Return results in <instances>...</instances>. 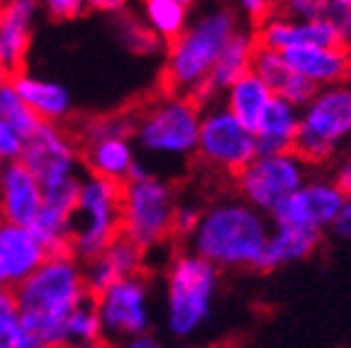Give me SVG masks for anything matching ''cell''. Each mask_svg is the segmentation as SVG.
I'll list each match as a JSON object with an SVG mask.
<instances>
[{
    "label": "cell",
    "mask_w": 351,
    "mask_h": 348,
    "mask_svg": "<svg viewBox=\"0 0 351 348\" xmlns=\"http://www.w3.org/2000/svg\"><path fill=\"white\" fill-rule=\"evenodd\" d=\"M122 185L83 173L73 205L71 253L78 261L98 256L120 236Z\"/></svg>",
    "instance_id": "8"
},
{
    "label": "cell",
    "mask_w": 351,
    "mask_h": 348,
    "mask_svg": "<svg viewBox=\"0 0 351 348\" xmlns=\"http://www.w3.org/2000/svg\"><path fill=\"white\" fill-rule=\"evenodd\" d=\"M283 56L293 71L302 81L310 83L315 90L351 81L349 44H335V47H298V49L283 51Z\"/></svg>",
    "instance_id": "19"
},
{
    "label": "cell",
    "mask_w": 351,
    "mask_h": 348,
    "mask_svg": "<svg viewBox=\"0 0 351 348\" xmlns=\"http://www.w3.org/2000/svg\"><path fill=\"white\" fill-rule=\"evenodd\" d=\"M22 327L37 334L51 348L66 343L64 321L81 302L90 299L83 277V261L71 251L49 253L32 275L15 288Z\"/></svg>",
    "instance_id": "2"
},
{
    "label": "cell",
    "mask_w": 351,
    "mask_h": 348,
    "mask_svg": "<svg viewBox=\"0 0 351 348\" xmlns=\"http://www.w3.org/2000/svg\"><path fill=\"white\" fill-rule=\"evenodd\" d=\"M20 161L34 173L42 188L78 183L83 175V161L78 139L61 125H42L22 144Z\"/></svg>",
    "instance_id": "13"
},
{
    "label": "cell",
    "mask_w": 351,
    "mask_h": 348,
    "mask_svg": "<svg viewBox=\"0 0 351 348\" xmlns=\"http://www.w3.org/2000/svg\"><path fill=\"white\" fill-rule=\"evenodd\" d=\"M176 348H188V346H176Z\"/></svg>",
    "instance_id": "45"
},
{
    "label": "cell",
    "mask_w": 351,
    "mask_h": 348,
    "mask_svg": "<svg viewBox=\"0 0 351 348\" xmlns=\"http://www.w3.org/2000/svg\"><path fill=\"white\" fill-rule=\"evenodd\" d=\"M335 180L339 185V190L344 192V197H351V151H346L344 156L339 158V164H337L335 171Z\"/></svg>",
    "instance_id": "38"
},
{
    "label": "cell",
    "mask_w": 351,
    "mask_h": 348,
    "mask_svg": "<svg viewBox=\"0 0 351 348\" xmlns=\"http://www.w3.org/2000/svg\"><path fill=\"white\" fill-rule=\"evenodd\" d=\"M274 100L271 90L258 81V76H254L252 71L247 76L237 78L225 92H222V105L227 112L239 120L247 129H256L258 120L263 117L269 103Z\"/></svg>",
    "instance_id": "26"
},
{
    "label": "cell",
    "mask_w": 351,
    "mask_h": 348,
    "mask_svg": "<svg viewBox=\"0 0 351 348\" xmlns=\"http://www.w3.org/2000/svg\"><path fill=\"white\" fill-rule=\"evenodd\" d=\"M64 334L66 343H83V341H98L103 338V329H100L98 312L93 307V299H86L64 321Z\"/></svg>",
    "instance_id": "29"
},
{
    "label": "cell",
    "mask_w": 351,
    "mask_h": 348,
    "mask_svg": "<svg viewBox=\"0 0 351 348\" xmlns=\"http://www.w3.org/2000/svg\"><path fill=\"white\" fill-rule=\"evenodd\" d=\"M271 234L269 214L239 197H222L200 210L191 232V251L217 271H258Z\"/></svg>",
    "instance_id": "1"
},
{
    "label": "cell",
    "mask_w": 351,
    "mask_h": 348,
    "mask_svg": "<svg viewBox=\"0 0 351 348\" xmlns=\"http://www.w3.org/2000/svg\"><path fill=\"white\" fill-rule=\"evenodd\" d=\"M256 47L274 51H291L298 47H335L344 44L341 34L327 17H315V20H293L280 12H271L256 22Z\"/></svg>",
    "instance_id": "15"
},
{
    "label": "cell",
    "mask_w": 351,
    "mask_h": 348,
    "mask_svg": "<svg viewBox=\"0 0 351 348\" xmlns=\"http://www.w3.org/2000/svg\"><path fill=\"white\" fill-rule=\"evenodd\" d=\"M176 3H181L183 8H188V10H195V8H200L205 3V0H176Z\"/></svg>",
    "instance_id": "43"
},
{
    "label": "cell",
    "mask_w": 351,
    "mask_h": 348,
    "mask_svg": "<svg viewBox=\"0 0 351 348\" xmlns=\"http://www.w3.org/2000/svg\"><path fill=\"white\" fill-rule=\"evenodd\" d=\"M197 219H200V207L191 205V202H183V205H176L173 214V234L176 236H191V232L195 229Z\"/></svg>",
    "instance_id": "34"
},
{
    "label": "cell",
    "mask_w": 351,
    "mask_h": 348,
    "mask_svg": "<svg viewBox=\"0 0 351 348\" xmlns=\"http://www.w3.org/2000/svg\"><path fill=\"white\" fill-rule=\"evenodd\" d=\"M0 285H3V280H0Z\"/></svg>",
    "instance_id": "46"
},
{
    "label": "cell",
    "mask_w": 351,
    "mask_h": 348,
    "mask_svg": "<svg viewBox=\"0 0 351 348\" xmlns=\"http://www.w3.org/2000/svg\"><path fill=\"white\" fill-rule=\"evenodd\" d=\"M252 73L258 76V81L269 88L274 98L285 100V103L295 105V108H302L315 92V88L307 81H302L288 66V61H285V56L280 51L256 47L252 61Z\"/></svg>",
    "instance_id": "23"
},
{
    "label": "cell",
    "mask_w": 351,
    "mask_h": 348,
    "mask_svg": "<svg viewBox=\"0 0 351 348\" xmlns=\"http://www.w3.org/2000/svg\"><path fill=\"white\" fill-rule=\"evenodd\" d=\"M322 234L310 232V229H295V227H274L271 224V234L266 241V251H263V263L261 271H271V268L291 266L302 258L313 256L319 246Z\"/></svg>",
    "instance_id": "25"
},
{
    "label": "cell",
    "mask_w": 351,
    "mask_h": 348,
    "mask_svg": "<svg viewBox=\"0 0 351 348\" xmlns=\"http://www.w3.org/2000/svg\"><path fill=\"white\" fill-rule=\"evenodd\" d=\"M324 17L337 27L344 44L351 47V0H329L327 15Z\"/></svg>",
    "instance_id": "33"
},
{
    "label": "cell",
    "mask_w": 351,
    "mask_h": 348,
    "mask_svg": "<svg viewBox=\"0 0 351 348\" xmlns=\"http://www.w3.org/2000/svg\"><path fill=\"white\" fill-rule=\"evenodd\" d=\"M344 200V192L332 178H307L293 195L276 207L269 219L274 227L310 229L322 234L339 217Z\"/></svg>",
    "instance_id": "14"
},
{
    "label": "cell",
    "mask_w": 351,
    "mask_h": 348,
    "mask_svg": "<svg viewBox=\"0 0 351 348\" xmlns=\"http://www.w3.org/2000/svg\"><path fill=\"white\" fill-rule=\"evenodd\" d=\"M10 83L22 98V103L32 110L39 122L64 125L71 117L73 98L69 88L61 86V83L39 76V73H32L27 69H20V71L12 73Z\"/></svg>",
    "instance_id": "20"
},
{
    "label": "cell",
    "mask_w": 351,
    "mask_h": 348,
    "mask_svg": "<svg viewBox=\"0 0 351 348\" xmlns=\"http://www.w3.org/2000/svg\"><path fill=\"white\" fill-rule=\"evenodd\" d=\"M22 139L0 122V164H8V161H17L22 153Z\"/></svg>",
    "instance_id": "36"
},
{
    "label": "cell",
    "mask_w": 351,
    "mask_h": 348,
    "mask_svg": "<svg viewBox=\"0 0 351 348\" xmlns=\"http://www.w3.org/2000/svg\"><path fill=\"white\" fill-rule=\"evenodd\" d=\"M254 51H256L254 32H247L244 27H239L230 37V42L225 44V49L219 51L213 71H210V76H208V83L195 92L193 100H195L200 108H205V105H210V103H217L219 95H222L237 78L247 76V73L252 71Z\"/></svg>",
    "instance_id": "21"
},
{
    "label": "cell",
    "mask_w": 351,
    "mask_h": 348,
    "mask_svg": "<svg viewBox=\"0 0 351 348\" xmlns=\"http://www.w3.org/2000/svg\"><path fill=\"white\" fill-rule=\"evenodd\" d=\"M90 299L98 312L105 341H122V338L149 334L152 329V285L144 275L117 280Z\"/></svg>",
    "instance_id": "12"
},
{
    "label": "cell",
    "mask_w": 351,
    "mask_h": 348,
    "mask_svg": "<svg viewBox=\"0 0 351 348\" xmlns=\"http://www.w3.org/2000/svg\"><path fill=\"white\" fill-rule=\"evenodd\" d=\"M39 12L37 0H0V61L10 73L25 69Z\"/></svg>",
    "instance_id": "18"
},
{
    "label": "cell",
    "mask_w": 351,
    "mask_h": 348,
    "mask_svg": "<svg viewBox=\"0 0 351 348\" xmlns=\"http://www.w3.org/2000/svg\"><path fill=\"white\" fill-rule=\"evenodd\" d=\"M61 348H110V343L105 338H98V341H83V343H64Z\"/></svg>",
    "instance_id": "42"
},
{
    "label": "cell",
    "mask_w": 351,
    "mask_h": 348,
    "mask_svg": "<svg viewBox=\"0 0 351 348\" xmlns=\"http://www.w3.org/2000/svg\"><path fill=\"white\" fill-rule=\"evenodd\" d=\"M351 147V81L317 88L300 108V125L293 151L307 166L335 161Z\"/></svg>",
    "instance_id": "7"
},
{
    "label": "cell",
    "mask_w": 351,
    "mask_h": 348,
    "mask_svg": "<svg viewBox=\"0 0 351 348\" xmlns=\"http://www.w3.org/2000/svg\"><path fill=\"white\" fill-rule=\"evenodd\" d=\"M237 15H244L252 22H261L263 17H269L276 8V0H234Z\"/></svg>",
    "instance_id": "35"
},
{
    "label": "cell",
    "mask_w": 351,
    "mask_h": 348,
    "mask_svg": "<svg viewBox=\"0 0 351 348\" xmlns=\"http://www.w3.org/2000/svg\"><path fill=\"white\" fill-rule=\"evenodd\" d=\"M203 108L188 95L164 92L144 103L132 117V142L152 161L183 164L195 156Z\"/></svg>",
    "instance_id": "4"
},
{
    "label": "cell",
    "mask_w": 351,
    "mask_h": 348,
    "mask_svg": "<svg viewBox=\"0 0 351 348\" xmlns=\"http://www.w3.org/2000/svg\"><path fill=\"white\" fill-rule=\"evenodd\" d=\"M110 348H161V343L152 336V334H139V336H130L122 338V341H115V346Z\"/></svg>",
    "instance_id": "40"
},
{
    "label": "cell",
    "mask_w": 351,
    "mask_h": 348,
    "mask_svg": "<svg viewBox=\"0 0 351 348\" xmlns=\"http://www.w3.org/2000/svg\"><path fill=\"white\" fill-rule=\"evenodd\" d=\"M10 76H12V73L8 71V69H5V64H3V61H0V86H3V83H8V81H10Z\"/></svg>",
    "instance_id": "44"
},
{
    "label": "cell",
    "mask_w": 351,
    "mask_h": 348,
    "mask_svg": "<svg viewBox=\"0 0 351 348\" xmlns=\"http://www.w3.org/2000/svg\"><path fill=\"white\" fill-rule=\"evenodd\" d=\"M332 232H335L339 239L351 241V197H346L344 205H341V212H339V217L335 219V224H332Z\"/></svg>",
    "instance_id": "39"
},
{
    "label": "cell",
    "mask_w": 351,
    "mask_h": 348,
    "mask_svg": "<svg viewBox=\"0 0 351 348\" xmlns=\"http://www.w3.org/2000/svg\"><path fill=\"white\" fill-rule=\"evenodd\" d=\"M298 125H300V108L274 98L258 120L254 136H256L258 153H288L295 149Z\"/></svg>",
    "instance_id": "24"
},
{
    "label": "cell",
    "mask_w": 351,
    "mask_h": 348,
    "mask_svg": "<svg viewBox=\"0 0 351 348\" xmlns=\"http://www.w3.org/2000/svg\"><path fill=\"white\" fill-rule=\"evenodd\" d=\"M329 0H276L274 12L293 20H315L327 15Z\"/></svg>",
    "instance_id": "31"
},
{
    "label": "cell",
    "mask_w": 351,
    "mask_h": 348,
    "mask_svg": "<svg viewBox=\"0 0 351 348\" xmlns=\"http://www.w3.org/2000/svg\"><path fill=\"white\" fill-rule=\"evenodd\" d=\"M0 122L5 127H10L22 142L42 125V122L34 117L32 110L22 103V98L17 95V90L12 88L10 81L0 86Z\"/></svg>",
    "instance_id": "28"
},
{
    "label": "cell",
    "mask_w": 351,
    "mask_h": 348,
    "mask_svg": "<svg viewBox=\"0 0 351 348\" xmlns=\"http://www.w3.org/2000/svg\"><path fill=\"white\" fill-rule=\"evenodd\" d=\"M42 183L29 173V169L17 161L0 164V219L3 222L29 227L42 210Z\"/></svg>",
    "instance_id": "16"
},
{
    "label": "cell",
    "mask_w": 351,
    "mask_h": 348,
    "mask_svg": "<svg viewBox=\"0 0 351 348\" xmlns=\"http://www.w3.org/2000/svg\"><path fill=\"white\" fill-rule=\"evenodd\" d=\"M239 27L237 10L225 3H203L197 12H191L186 29L169 42L164 61L166 92L195 98V92L208 83L219 51Z\"/></svg>",
    "instance_id": "3"
},
{
    "label": "cell",
    "mask_w": 351,
    "mask_h": 348,
    "mask_svg": "<svg viewBox=\"0 0 351 348\" xmlns=\"http://www.w3.org/2000/svg\"><path fill=\"white\" fill-rule=\"evenodd\" d=\"M22 314L15 290L0 285V348H15L22 336Z\"/></svg>",
    "instance_id": "30"
},
{
    "label": "cell",
    "mask_w": 351,
    "mask_h": 348,
    "mask_svg": "<svg viewBox=\"0 0 351 348\" xmlns=\"http://www.w3.org/2000/svg\"><path fill=\"white\" fill-rule=\"evenodd\" d=\"M219 271L193 251H181L164 273V324L171 336L191 338L213 316Z\"/></svg>",
    "instance_id": "5"
},
{
    "label": "cell",
    "mask_w": 351,
    "mask_h": 348,
    "mask_svg": "<svg viewBox=\"0 0 351 348\" xmlns=\"http://www.w3.org/2000/svg\"><path fill=\"white\" fill-rule=\"evenodd\" d=\"M176 192L169 180L154 175L139 161L134 173L122 185L120 236L142 249L144 253L159 249L173 234Z\"/></svg>",
    "instance_id": "6"
},
{
    "label": "cell",
    "mask_w": 351,
    "mask_h": 348,
    "mask_svg": "<svg viewBox=\"0 0 351 348\" xmlns=\"http://www.w3.org/2000/svg\"><path fill=\"white\" fill-rule=\"evenodd\" d=\"M130 5V0H86V10L98 15H122Z\"/></svg>",
    "instance_id": "37"
},
{
    "label": "cell",
    "mask_w": 351,
    "mask_h": 348,
    "mask_svg": "<svg viewBox=\"0 0 351 348\" xmlns=\"http://www.w3.org/2000/svg\"><path fill=\"white\" fill-rule=\"evenodd\" d=\"M139 12L144 27L166 44L173 42L191 20V10L176 0H139Z\"/></svg>",
    "instance_id": "27"
},
{
    "label": "cell",
    "mask_w": 351,
    "mask_h": 348,
    "mask_svg": "<svg viewBox=\"0 0 351 348\" xmlns=\"http://www.w3.org/2000/svg\"><path fill=\"white\" fill-rule=\"evenodd\" d=\"M310 166L295 151L256 153L239 173H234L237 197L263 214H271L288 195L307 180Z\"/></svg>",
    "instance_id": "10"
},
{
    "label": "cell",
    "mask_w": 351,
    "mask_h": 348,
    "mask_svg": "<svg viewBox=\"0 0 351 348\" xmlns=\"http://www.w3.org/2000/svg\"><path fill=\"white\" fill-rule=\"evenodd\" d=\"M39 10L51 20H76L86 10V0H37Z\"/></svg>",
    "instance_id": "32"
},
{
    "label": "cell",
    "mask_w": 351,
    "mask_h": 348,
    "mask_svg": "<svg viewBox=\"0 0 351 348\" xmlns=\"http://www.w3.org/2000/svg\"><path fill=\"white\" fill-rule=\"evenodd\" d=\"M47 256L49 251L44 249L32 229L0 219V280L5 288L15 290L25 283Z\"/></svg>",
    "instance_id": "17"
},
{
    "label": "cell",
    "mask_w": 351,
    "mask_h": 348,
    "mask_svg": "<svg viewBox=\"0 0 351 348\" xmlns=\"http://www.w3.org/2000/svg\"><path fill=\"white\" fill-rule=\"evenodd\" d=\"M78 149L86 173L117 185H125L139 164L130 114H103L88 120L78 136Z\"/></svg>",
    "instance_id": "9"
},
{
    "label": "cell",
    "mask_w": 351,
    "mask_h": 348,
    "mask_svg": "<svg viewBox=\"0 0 351 348\" xmlns=\"http://www.w3.org/2000/svg\"><path fill=\"white\" fill-rule=\"evenodd\" d=\"M144 258H147V253L142 249H137L125 236H117L108 249L100 251L98 256L83 261V277H86V288L90 297L103 293L117 280L142 275Z\"/></svg>",
    "instance_id": "22"
},
{
    "label": "cell",
    "mask_w": 351,
    "mask_h": 348,
    "mask_svg": "<svg viewBox=\"0 0 351 348\" xmlns=\"http://www.w3.org/2000/svg\"><path fill=\"white\" fill-rule=\"evenodd\" d=\"M256 153V136L252 129L234 120L219 100L205 105L195 144V156L200 158V164L217 173L234 175Z\"/></svg>",
    "instance_id": "11"
},
{
    "label": "cell",
    "mask_w": 351,
    "mask_h": 348,
    "mask_svg": "<svg viewBox=\"0 0 351 348\" xmlns=\"http://www.w3.org/2000/svg\"><path fill=\"white\" fill-rule=\"evenodd\" d=\"M15 348H51V346L44 341V338H39L37 334L27 332V329H22V336L17 338Z\"/></svg>",
    "instance_id": "41"
}]
</instances>
